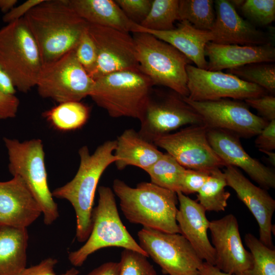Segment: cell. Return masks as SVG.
<instances>
[{"mask_svg": "<svg viewBox=\"0 0 275 275\" xmlns=\"http://www.w3.org/2000/svg\"><path fill=\"white\" fill-rule=\"evenodd\" d=\"M127 17L134 23L140 24L147 16L152 0H116Z\"/></svg>", "mask_w": 275, "mask_h": 275, "instance_id": "obj_37", "label": "cell"}, {"mask_svg": "<svg viewBox=\"0 0 275 275\" xmlns=\"http://www.w3.org/2000/svg\"><path fill=\"white\" fill-rule=\"evenodd\" d=\"M260 151L264 153L267 156V159L270 163L274 166H275V153L271 151L260 150Z\"/></svg>", "mask_w": 275, "mask_h": 275, "instance_id": "obj_48", "label": "cell"}, {"mask_svg": "<svg viewBox=\"0 0 275 275\" xmlns=\"http://www.w3.org/2000/svg\"><path fill=\"white\" fill-rule=\"evenodd\" d=\"M79 17L89 23L133 33L136 24L129 19L113 0H69Z\"/></svg>", "mask_w": 275, "mask_h": 275, "instance_id": "obj_25", "label": "cell"}, {"mask_svg": "<svg viewBox=\"0 0 275 275\" xmlns=\"http://www.w3.org/2000/svg\"><path fill=\"white\" fill-rule=\"evenodd\" d=\"M189 99L214 101L224 98L239 100L267 94L261 87L238 77L219 71L201 69L191 64L186 67Z\"/></svg>", "mask_w": 275, "mask_h": 275, "instance_id": "obj_14", "label": "cell"}, {"mask_svg": "<svg viewBox=\"0 0 275 275\" xmlns=\"http://www.w3.org/2000/svg\"><path fill=\"white\" fill-rule=\"evenodd\" d=\"M214 3L215 19L210 31L212 42L240 45H260L271 43L269 35L242 18L231 1L216 0Z\"/></svg>", "mask_w": 275, "mask_h": 275, "instance_id": "obj_19", "label": "cell"}, {"mask_svg": "<svg viewBox=\"0 0 275 275\" xmlns=\"http://www.w3.org/2000/svg\"><path fill=\"white\" fill-rule=\"evenodd\" d=\"M116 140H108L98 146L90 154L87 146L78 150L80 163L73 178L52 191L53 197L68 200L72 205L76 220V238L86 241L92 227V213L99 180L106 169L117 158L114 155Z\"/></svg>", "mask_w": 275, "mask_h": 275, "instance_id": "obj_2", "label": "cell"}, {"mask_svg": "<svg viewBox=\"0 0 275 275\" xmlns=\"http://www.w3.org/2000/svg\"><path fill=\"white\" fill-rule=\"evenodd\" d=\"M224 173L227 186L235 191L256 220L259 227V239L267 246L274 249L272 219L275 200L267 190L253 184L238 168L228 165Z\"/></svg>", "mask_w": 275, "mask_h": 275, "instance_id": "obj_17", "label": "cell"}, {"mask_svg": "<svg viewBox=\"0 0 275 275\" xmlns=\"http://www.w3.org/2000/svg\"><path fill=\"white\" fill-rule=\"evenodd\" d=\"M98 192V205L92 213L91 233L82 246L69 253L68 259L71 264L81 266L91 254L111 246L131 250L148 257L123 225L113 190L108 186H100Z\"/></svg>", "mask_w": 275, "mask_h": 275, "instance_id": "obj_8", "label": "cell"}, {"mask_svg": "<svg viewBox=\"0 0 275 275\" xmlns=\"http://www.w3.org/2000/svg\"><path fill=\"white\" fill-rule=\"evenodd\" d=\"M179 203L176 221L182 235L190 243L200 258L214 265V249L208 237L210 221L206 210L197 201L181 192L177 193Z\"/></svg>", "mask_w": 275, "mask_h": 275, "instance_id": "obj_21", "label": "cell"}, {"mask_svg": "<svg viewBox=\"0 0 275 275\" xmlns=\"http://www.w3.org/2000/svg\"><path fill=\"white\" fill-rule=\"evenodd\" d=\"M185 169L166 152L145 171L149 175L151 182L177 193L181 192Z\"/></svg>", "mask_w": 275, "mask_h": 275, "instance_id": "obj_29", "label": "cell"}, {"mask_svg": "<svg viewBox=\"0 0 275 275\" xmlns=\"http://www.w3.org/2000/svg\"><path fill=\"white\" fill-rule=\"evenodd\" d=\"M138 131L146 140L153 143L183 126L203 124L200 116L175 92L162 94L156 99L151 96L140 120Z\"/></svg>", "mask_w": 275, "mask_h": 275, "instance_id": "obj_13", "label": "cell"}, {"mask_svg": "<svg viewBox=\"0 0 275 275\" xmlns=\"http://www.w3.org/2000/svg\"><path fill=\"white\" fill-rule=\"evenodd\" d=\"M149 33L174 46L199 68H207L205 48L212 41L210 31L198 30L186 21H181L175 29L168 31L145 30L136 24L133 33Z\"/></svg>", "mask_w": 275, "mask_h": 275, "instance_id": "obj_23", "label": "cell"}, {"mask_svg": "<svg viewBox=\"0 0 275 275\" xmlns=\"http://www.w3.org/2000/svg\"><path fill=\"white\" fill-rule=\"evenodd\" d=\"M255 144L259 150L271 151L275 149V120L268 122L257 135Z\"/></svg>", "mask_w": 275, "mask_h": 275, "instance_id": "obj_40", "label": "cell"}, {"mask_svg": "<svg viewBox=\"0 0 275 275\" xmlns=\"http://www.w3.org/2000/svg\"><path fill=\"white\" fill-rule=\"evenodd\" d=\"M189 275H200V274L199 273V272H196V273H193V274H189Z\"/></svg>", "mask_w": 275, "mask_h": 275, "instance_id": "obj_50", "label": "cell"}, {"mask_svg": "<svg viewBox=\"0 0 275 275\" xmlns=\"http://www.w3.org/2000/svg\"><path fill=\"white\" fill-rule=\"evenodd\" d=\"M119 263L107 262L94 269L86 275H119Z\"/></svg>", "mask_w": 275, "mask_h": 275, "instance_id": "obj_44", "label": "cell"}, {"mask_svg": "<svg viewBox=\"0 0 275 275\" xmlns=\"http://www.w3.org/2000/svg\"><path fill=\"white\" fill-rule=\"evenodd\" d=\"M208 142L225 163L243 170L260 187L268 190L275 187V173L244 149L239 137L229 131L208 128Z\"/></svg>", "mask_w": 275, "mask_h": 275, "instance_id": "obj_18", "label": "cell"}, {"mask_svg": "<svg viewBox=\"0 0 275 275\" xmlns=\"http://www.w3.org/2000/svg\"><path fill=\"white\" fill-rule=\"evenodd\" d=\"M94 83L77 60L73 49L43 65L36 87L42 97L60 103L80 101L89 96Z\"/></svg>", "mask_w": 275, "mask_h": 275, "instance_id": "obj_9", "label": "cell"}, {"mask_svg": "<svg viewBox=\"0 0 275 275\" xmlns=\"http://www.w3.org/2000/svg\"><path fill=\"white\" fill-rule=\"evenodd\" d=\"M43 0H28L18 6L14 7L5 14L3 20L7 23L23 18L27 13Z\"/></svg>", "mask_w": 275, "mask_h": 275, "instance_id": "obj_43", "label": "cell"}, {"mask_svg": "<svg viewBox=\"0 0 275 275\" xmlns=\"http://www.w3.org/2000/svg\"><path fill=\"white\" fill-rule=\"evenodd\" d=\"M147 257L136 251L124 249L121 253L119 275H157Z\"/></svg>", "mask_w": 275, "mask_h": 275, "instance_id": "obj_35", "label": "cell"}, {"mask_svg": "<svg viewBox=\"0 0 275 275\" xmlns=\"http://www.w3.org/2000/svg\"><path fill=\"white\" fill-rule=\"evenodd\" d=\"M153 84L140 69L119 71L94 80L89 96L113 118L142 119Z\"/></svg>", "mask_w": 275, "mask_h": 275, "instance_id": "obj_4", "label": "cell"}, {"mask_svg": "<svg viewBox=\"0 0 275 275\" xmlns=\"http://www.w3.org/2000/svg\"><path fill=\"white\" fill-rule=\"evenodd\" d=\"M244 16L260 25H268L275 19L274 0L242 1L239 6Z\"/></svg>", "mask_w": 275, "mask_h": 275, "instance_id": "obj_34", "label": "cell"}, {"mask_svg": "<svg viewBox=\"0 0 275 275\" xmlns=\"http://www.w3.org/2000/svg\"><path fill=\"white\" fill-rule=\"evenodd\" d=\"M10 173L23 180L39 204L44 223L51 225L59 216L58 206L48 185L42 141L32 139L22 142L5 137Z\"/></svg>", "mask_w": 275, "mask_h": 275, "instance_id": "obj_7", "label": "cell"}, {"mask_svg": "<svg viewBox=\"0 0 275 275\" xmlns=\"http://www.w3.org/2000/svg\"><path fill=\"white\" fill-rule=\"evenodd\" d=\"M23 18L37 43L43 65L74 49L88 24L69 0H43Z\"/></svg>", "mask_w": 275, "mask_h": 275, "instance_id": "obj_1", "label": "cell"}, {"mask_svg": "<svg viewBox=\"0 0 275 275\" xmlns=\"http://www.w3.org/2000/svg\"><path fill=\"white\" fill-rule=\"evenodd\" d=\"M41 213L39 204L20 177L14 176L0 182V225L26 228Z\"/></svg>", "mask_w": 275, "mask_h": 275, "instance_id": "obj_20", "label": "cell"}, {"mask_svg": "<svg viewBox=\"0 0 275 275\" xmlns=\"http://www.w3.org/2000/svg\"><path fill=\"white\" fill-rule=\"evenodd\" d=\"M79 273L78 270L74 267H72L67 270L65 273L61 275H78Z\"/></svg>", "mask_w": 275, "mask_h": 275, "instance_id": "obj_49", "label": "cell"}, {"mask_svg": "<svg viewBox=\"0 0 275 275\" xmlns=\"http://www.w3.org/2000/svg\"><path fill=\"white\" fill-rule=\"evenodd\" d=\"M113 190L119 199L124 216L131 223L180 234L176 221L178 200L176 192L151 182H142L131 187L119 179L114 180Z\"/></svg>", "mask_w": 275, "mask_h": 275, "instance_id": "obj_3", "label": "cell"}, {"mask_svg": "<svg viewBox=\"0 0 275 275\" xmlns=\"http://www.w3.org/2000/svg\"><path fill=\"white\" fill-rule=\"evenodd\" d=\"M138 236L140 246L160 267L164 274H193L198 272L204 262L180 233L143 228Z\"/></svg>", "mask_w": 275, "mask_h": 275, "instance_id": "obj_10", "label": "cell"}, {"mask_svg": "<svg viewBox=\"0 0 275 275\" xmlns=\"http://www.w3.org/2000/svg\"><path fill=\"white\" fill-rule=\"evenodd\" d=\"M183 98L208 128L223 129L239 137L251 138L257 135L268 123L253 114L245 102L239 100L224 98L195 101L187 97Z\"/></svg>", "mask_w": 275, "mask_h": 275, "instance_id": "obj_11", "label": "cell"}, {"mask_svg": "<svg viewBox=\"0 0 275 275\" xmlns=\"http://www.w3.org/2000/svg\"><path fill=\"white\" fill-rule=\"evenodd\" d=\"M226 186L224 173L219 168L212 170L209 178L197 193V201L206 211H225L231 196L225 189Z\"/></svg>", "mask_w": 275, "mask_h": 275, "instance_id": "obj_28", "label": "cell"}, {"mask_svg": "<svg viewBox=\"0 0 275 275\" xmlns=\"http://www.w3.org/2000/svg\"><path fill=\"white\" fill-rule=\"evenodd\" d=\"M179 0H154L144 20L138 24L142 28L156 31H168L175 29L178 20Z\"/></svg>", "mask_w": 275, "mask_h": 275, "instance_id": "obj_31", "label": "cell"}, {"mask_svg": "<svg viewBox=\"0 0 275 275\" xmlns=\"http://www.w3.org/2000/svg\"><path fill=\"white\" fill-rule=\"evenodd\" d=\"M57 263L56 259L48 258L37 265L26 267L19 275H57L54 267Z\"/></svg>", "mask_w": 275, "mask_h": 275, "instance_id": "obj_42", "label": "cell"}, {"mask_svg": "<svg viewBox=\"0 0 275 275\" xmlns=\"http://www.w3.org/2000/svg\"><path fill=\"white\" fill-rule=\"evenodd\" d=\"M0 66L20 92L27 93L36 86L43 64L23 17L0 29Z\"/></svg>", "mask_w": 275, "mask_h": 275, "instance_id": "obj_6", "label": "cell"}, {"mask_svg": "<svg viewBox=\"0 0 275 275\" xmlns=\"http://www.w3.org/2000/svg\"><path fill=\"white\" fill-rule=\"evenodd\" d=\"M227 73L245 81L258 85L267 92H275V65L255 63L227 69Z\"/></svg>", "mask_w": 275, "mask_h": 275, "instance_id": "obj_33", "label": "cell"}, {"mask_svg": "<svg viewBox=\"0 0 275 275\" xmlns=\"http://www.w3.org/2000/svg\"><path fill=\"white\" fill-rule=\"evenodd\" d=\"M19 105V100L15 95L7 94L0 91V119L14 118Z\"/></svg>", "mask_w": 275, "mask_h": 275, "instance_id": "obj_41", "label": "cell"}, {"mask_svg": "<svg viewBox=\"0 0 275 275\" xmlns=\"http://www.w3.org/2000/svg\"><path fill=\"white\" fill-rule=\"evenodd\" d=\"M114 155L117 168L122 170L133 166L144 171L158 160L163 153L153 143L143 138L133 129L125 130L116 140Z\"/></svg>", "mask_w": 275, "mask_h": 275, "instance_id": "obj_24", "label": "cell"}, {"mask_svg": "<svg viewBox=\"0 0 275 275\" xmlns=\"http://www.w3.org/2000/svg\"><path fill=\"white\" fill-rule=\"evenodd\" d=\"M42 115L54 129L68 131L79 129L86 123L90 109L80 101H67L59 103Z\"/></svg>", "mask_w": 275, "mask_h": 275, "instance_id": "obj_27", "label": "cell"}, {"mask_svg": "<svg viewBox=\"0 0 275 275\" xmlns=\"http://www.w3.org/2000/svg\"><path fill=\"white\" fill-rule=\"evenodd\" d=\"M0 91L9 95H15L16 92V89L11 78L1 66Z\"/></svg>", "mask_w": 275, "mask_h": 275, "instance_id": "obj_45", "label": "cell"}, {"mask_svg": "<svg viewBox=\"0 0 275 275\" xmlns=\"http://www.w3.org/2000/svg\"><path fill=\"white\" fill-rule=\"evenodd\" d=\"M207 70L219 71L255 63H273L275 48L272 43L260 45L222 44L208 42L205 48Z\"/></svg>", "mask_w": 275, "mask_h": 275, "instance_id": "obj_22", "label": "cell"}, {"mask_svg": "<svg viewBox=\"0 0 275 275\" xmlns=\"http://www.w3.org/2000/svg\"><path fill=\"white\" fill-rule=\"evenodd\" d=\"M209 230L215 251L214 265L231 275H243L251 267L252 257L242 243L238 221L233 214L210 221Z\"/></svg>", "mask_w": 275, "mask_h": 275, "instance_id": "obj_16", "label": "cell"}, {"mask_svg": "<svg viewBox=\"0 0 275 275\" xmlns=\"http://www.w3.org/2000/svg\"><path fill=\"white\" fill-rule=\"evenodd\" d=\"M211 171L186 169L182 182L181 193L188 195L198 191L207 181Z\"/></svg>", "mask_w": 275, "mask_h": 275, "instance_id": "obj_38", "label": "cell"}, {"mask_svg": "<svg viewBox=\"0 0 275 275\" xmlns=\"http://www.w3.org/2000/svg\"><path fill=\"white\" fill-rule=\"evenodd\" d=\"M200 275H231L219 270L215 266L203 262L198 269Z\"/></svg>", "mask_w": 275, "mask_h": 275, "instance_id": "obj_46", "label": "cell"}, {"mask_svg": "<svg viewBox=\"0 0 275 275\" xmlns=\"http://www.w3.org/2000/svg\"><path fill=\"white\" fill-rule=\"evenodd\" d=\"M74 52L79 63L90 75L96 65L97 52L95 44L88 31L87 26L79 38Z\"/></svg>", "mask_w": 275, "mask_h": 275, "instance_id": "obj_36", "label": "cell"}, {"mask_svg": "<svg viewBox=\"0 0 275 275\" xmlns=\"http://www.w3.org/2000/svg\"><path fill=\"white\" fill-rule=\"evenodd\" d=\"M133 35L139 69L153 86H162L188 97L186 67L192 62L174 46L149 33Z\"/></svg>", "mask_w": 275, "mask_h": 275, "instance_id": "obj_5", "label": "cell"}, {"mask_svg": "<svg viewBox=\"0 0 275 275\" xmlns=\"http://www.w3.org/2000/svg\"><path fill=\"white\" fill-rule=\"evenodd\" d=\"M26 228L0 225V275H19L26 267Z\"/></svg>", "mask_w": 275, "mask_h": 275, "instance_id": "obj_26", "label": "cell"}, {"mask_svg": "<svg viewBox=\"0 0 275 275\" xmlns=\"http://www.w3.org/2000/svg\"><path fill=\"white\" fill-rule=\"evenodd\" d=\"M245 103L255 108L268 122L275 120V97L267 94L244 100Z\"/></svg>", "mask_w": 275, "mask_h": 275, "instance_id": "obj_39", "label": "cell"}, {"mask_svg": "<svg viewBox=\"0 0 275 275\" xmlns=\"http://www.w3.org/2000/svg\"><path fill=\"white\" fill-rule=\"evenodd\" d=\"M17 2L16 0H0V10L6 14L15 7Z\"/></svg>", "mask_w": 275, "mask_h": 275, "instance_id": "obj_47", "label": "cell"}, {"mask_svg": "<svg viewBox=\"0 0 275 275\" xmlns=\"http://www.w3.org/2000/svg\"><path fill=\"white\" fill-rule=\"evenodd\" d=\"M212 0H179L180 21H186L196 29L210 31L215 19Z\"/></svg>", "mask_w": 275, "mask_h": 275, "instance_id": "obj_30", "label": "cell"}, {"mask_svg": "<svg viewBox=\"0 0 275 275\" xmlns=\"http://www.w3.org/2000/svg\"><path fill=\"white\" fill-rule=\"evenodd\" d=\"M252 257L251 268L243 275H275V249L264 244L252 233L244 236Z\"/></svg>", "mask_w": 275, "mask_h": 275, "instance_id": "obj_32", "label": "cell"}, {"mask_svg": "<svg viewBox=\"0 0 275 275\" xmlns=\"http://www.w3.org/2000/svg\"><path fill=\"white\" fill-rule=\"evenodd\" d=\"M87 29L97 52L96 65L90 75L93 80L119 71L140 69L129 33L89 23Z\"/></svg>", "mask_w": 275, "mask_h": 275, "instance_id": "obj_15", "label": "cell"}, {"mask_svg": "<svg viewBox=\"0 0 275 275\" xmlns=\"http://www.w3.org/2000/svg\"><path fill=\"white\" fill-rule=\"evenodd\" d=\"M207 130L204 124L189 125L159 137L153 143L185 169L211 171L226 164L211 147Z\"/></svg>", "mask_w": 275, "mask_h": 275, "instance_id": "obj_12", "label": "cell"}]
</instances>
